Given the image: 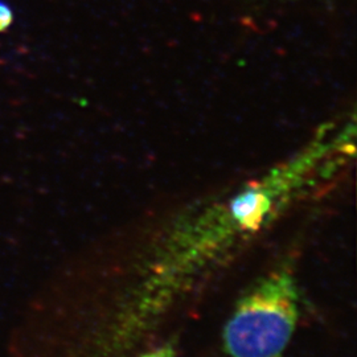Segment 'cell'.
Listing matches in <instances>:
<instances>
[{
  "label": "cell",
  "instance_id": "7a4b0ae2",
  "mask_svg": "<svg viewBox=\"0 0 357 357\" xmlns=\"http://www.w3.org/2000/svg\"><path fill=\"white\" fill-rule=\"evenodd\" d=\"M13 13L10 6L0 0V32L7 31L13 24Z\"/></svg>",
  "mask_w": 357,
  "mask_h": 357
},
{
  "label": "cell",
  "instance_id": "6da1fadb",
  "mask_svg": "<svg viewBox=\"0 0 357 357\" xmlns=\"http://www.w3.org/2000/svg\"><path fill=\"white\" fill-rule=\"evenodd\" d=\"M299 319V290L293 271L268 273L243 295L225 324L228 357H281Z\"/></svg>",
  "mask_w": 357,
  "mask_h": 357
},
{
  "label": "cell",
  "instance_id": "3957f363",
  "mask_svg": "<svg viewBox=\"0 0 357 357\" xmlns=\"http://www.w3.org/2000/svg\"><path fill=\"white\" fill-rule=\"evenodd\" d=\"M139 357H176V355L171 347L165 345V347H159L153 351H149Z\"/></svg>",
  "mask_w": 357,
  "mask_h": 357
}]
</instances>
